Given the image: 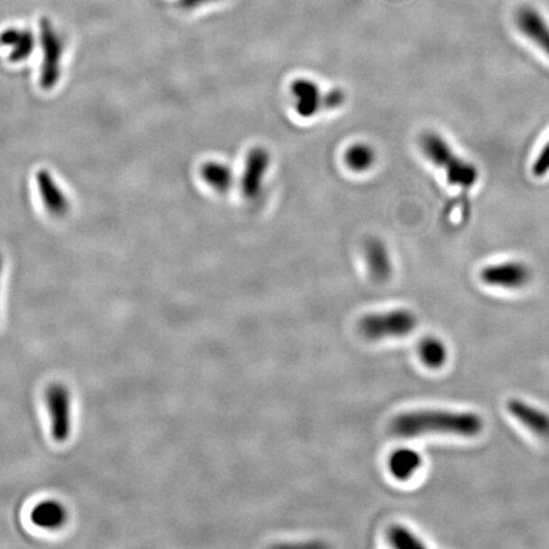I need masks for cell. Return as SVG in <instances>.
<instances>
[{
  "label": "cell",
  "mask_w": 549,
  "mask_h": 549,
  "mask_svg": "<svg viewBox=\"0 0 549 549\" xmlns=\"http://www.w3.org/2000/svg\"><path fill=\"white\" fill-rule=\"evenodd\" d=\"M201 177L207 186L218 192L231 190L233 185V170L228 164L209 160L204 163L200 169Z\"/></svg>",
  "instance_id": "13"
},
{
  "label": "cell",
  "mask_w": 549,
  "mask_h": 549,
  "mask_svg": "<svg viewBox=\"0 0 549 549\" xmlns=\"http://www.w3.org/2000/svg\"><path fill=\"white\" fill-rule=\"evenodd\" d=\"M508 409L517 421L528 427L535 435L549 437V415L544 411L517 398L508 402Z\"/></svg>",
  "instance_id": "10"
},
{
  "label": "cell",
  "mask_w": 549,
  "mask_h": 549,
  "mask_svg": "<svg viewBox=\"0 0 549 549\" xmlns=\"http://www.w3.org/2000/svg\"><path fill=\"white\" fill-rule=\"evenodd\" d=\"M533 175L535 177H544L549 173V141L545 142L544 147L541 149L539 154L536 155L535 163L532 167Z\"/></svg>",
  "instance_id": "17"
},
{
  "label": "cell",
  "mask_w": 549,
  "mask_h": 549,
  "mask_svg": "<svg viewBox=\"0 0 549 549\" xmlns=\"http://www.w3.org/2000/svg\"><path fill=\"white\" fill-rule=\"evenodd\" d=\"M517 29L549 58V24L535 8L521 7L515 14Z\"/></svg>",
  "instance_id": "7"
},
{
  "label": "cell",
  "mask_w": 549,
  "mask_h": 549,
  "mask_svg": "<svg viewBox=\"0 0 549 549\" xmlns=\"http://www.w3.org/2000/svg\"><path fill=\"white\" fill-rule=\"evenodd\" d=\"M377 154L371 145L365 142H358L347 149L345 153V163L353 172H366L374 166Z\"/></svg>",
  "instance_id": "15"
},
{
  "label": "cell",
  "mask_w": 549,
  "mask_h": 549,
  "mask_svg": "<svg viewBox=\"0 0 549 549\" xmlns=\"http://www.w3.org/2000/svg\"><path fill=\"white\" fill-rule=\"evenodd\" d=\"M290 93L294 98V108L297 114L304 119L316 116L324 106V96L317 83L307 78H297L290 86Z\"/></svg>",
  "instance_id": "8"
},
{
  "label": "cell",
  "mask_w": 549,
  "mask_h": 549,
  "mask_svg": "<svg viewBox=\"0 0 549 549\" xmlns=\"http://www.w3.org/2000/svg\"><path fill=\"white\" fill-rule=\"evenodd\" d=\"M219 2V0H181V7L183 9H197L203 7V5H213V3Z\"/></svg>",
  "instance_id": "19"
},
{
  "label": "cell",
  "mask_w": 549,
  "mask_h": 549,
  "mask_svg": "<svg viewBox=\"0 0 549 549\" xmlns=\"http://www.w3.org/2000/svg\"><path fill=\"white\" fill-rule=\"evenodd\" d=\"M270 163H271V157H270L268 149L254 147L248 151L243 173L241 177L242 195L247 200H256L260 197Z\"/></svg>",
  "instance_id": "5"
},
{
  "label": "cell",
  "mask_w": 549,
  "mask_h": 549,
  "mask_svg": "<svg viewBox=\"0 0 549 549\" xmlns=\"http://www.w3.org/2000/svg\"><path fill=\"white\" fill-rule=\"evenodd\" d=\"M480 278L489 287L517 290L528 284L532 279V271L524 262L508 261L486 266L480 271Z\"/></svg>",
  "instance_id": "4"
},
{
  "label": "cell",
  "mask_w": 549,
  "mask_h": 549,
  "mask_svg": "<svg viewBox=\"0 0 549 549\" xmlns=\"http://www.w3.org/2000/svg\"><path fill=\"white\" fill-rule=\"evenodd\" d=\"M31 520L40 528L55 530L64 526L67 521V511L63 505L57 501H43L33 508Z\"/></svg>",
  "instance_id": "11"
},
{
  "label": "cell",
  "mask_w": 549,
  "mask_h": 549,
  "mask_svg": "<svg viewBox=\"0 0 549 549\" xmlns=\"http://www.w3.org/2000/svg\"><path fill=\"white\" fill-rule=\"evenodd\" d=\"M417 325L415 313L408 309H395L369 315L360 321V332L369 340L407 336Z\"/></svg>",
  "instance_id": "3"
},
{
  "label": "cell",
  "mask_w": 549,
  "mask_h": 549,
  "mask_svg": "<svg viewBox=\"0 0 549 549\" xmlns=\"http://www.w3.org/2000/svg\"><path fill=\"white\" fill-rule=\"evenodd\" d=\"M482 417L473 412L424 411L406 412L392 421L393 433L402 437H415L425 434H451V435L473 437L482 433Z\"/></svg>",
  "instance_id": "1"
},
{
  "label": "cell",
  "mask_w": 549,
  "mask_h": 549,
  "mask_svg": "<svg viewBox=\"0 0 549 549\" xmlns=\"http://www.w3.org/2000/svg\"><path fill=\"white\" fill-rule=\"evenodd\" d=\"M0 268H2V266H0Z\"/></svg>",
  "instance_id": "20"
},
{
  "label": "cell",
  "mask_w": 549,
  "mask_h": 549,
  "mask_svg": "<svg viewBox=\"0 0 549 549\" xmlns=\"http://www.w3.org/2000/svg\"><path fill=\"white\" fill-rule=\"evenodd\" d=\"M366 265L371 278L377 282H386L392 276L393 266L389 251L380 238L371 237L364 243Z\"/></svg>",
  "instance_id": "9"
},
{
  "label": "cell",
  "mask_w": 549,
  "mask_h": 549,
  "mask_svg": "<svg viewBox=\"0 0 549 549\" xmlns=\"http://www.w3.org/2000/svg\"><path fill=\"white\" fill-rule=\"evenodd\" d=\"M46 403L51 420L52 436L58 442H64L70 431V398L69 393L60 384L49 388Z\"/></svg>",
  "instance_id": "6"
},
{
  "label": "cell",
  "mask_w": 549,
  "mask_h": 549,
  "mask_svg": "<svg viewBox=\"0 0 549 549\" xmlns=\"http://www.w3.org/2000/svg\"><path fill=\"white\" fill-rule=\"evenodd\" d=\"M388 539L393 547L399 549H420L425 548V544L416 536L411 530L402 526H395L388 532Z\"/></svg>",
  "instance_id": "16"
},
{
  "label": "cell",
  "mask_w": 549,
  "mask_h": 549,
  "mask_svg": "<svg viewBox=\"0 0 549 549\" xmlns=\"http://www.w3.org/2000/svg\"><path fill=\"white\" fill-rule=\"evenodd\" d=\"M418 355L427 368L440 369L448 360V349L440 338L427 336L418 345Z\"/></svg>",
  "instance_id": "14"
},
{
  "label": "cell",
  "mask_w": 549,
  "mask_h": 549,
  "mask_svg": "<svg viewBox=\"0 0 549 549\" xmlns=\"http://www.w3.org/2000/svg\"><path fill=\"white\" fill-rule=\"evenodd\" d=\"M423 463V458L414 449H398L390 455L389 471L399 480L411 479Z\"/></svg>",
  "instance_id": "12"
},
{
  "label": "cell",
  "mask_w": 549,
  "mask_h": 549,
  "mask_svg": "<svg viewBox=\"0 0 549 549\" xmlns=\"http://www.w3.org/2000/svg\"><path fill=\"white\" fill-rule=\"evenodd\" d=\"M425 157L445 173L446 179L457 188H470L479 179V170L472 163L455 154L448 142L436 133H425L420 139Z\"/></svg>",
  "instance_id": "2"
},
{
  "label": "cell",
  "mask_w": 549,
  "mask_h": 549,
  "mask_svg": "<svg viewBox=\"0 0 549 549\" xmlns=\"http://www.w3.org/2000/svg\"><path fill=\"white\" fill-rule=\"evenodd\" d=\"M343 102H345V93L338 88L331 89L324 96V106L328 110L343 106Z\"/></svg>",
  "instance_id": "18"
}]
</instances>
